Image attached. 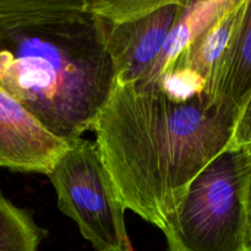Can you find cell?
Listing matches in <instances>:
<instances>
[{
  "instance_id": "cell-12",
  "label": "cell",
  "mask_w": 251,
  "mask_h": 251,
  "mask_svg": "<svg viewBox=\"0 0 251 251\" xmlns=\"http://www.w3.org/2000/svg\"><path fill=\"white\" fill-rule=\"evenodd\" d=\"M247 213H248V222H249V229L251 235V174L249 176L247 188Z\"/></svg>"
},
{
  "instance_id": "cell-4",
  "label": "cell",
  "mask_w": 251,
  "mask_h": 251,
  "mask_svg": "<svg viewBox=\"0 0 251 251\" xmlns=\"http://www.w3.org/2000/svg\"><path fill=\"white\" fill-rule=\"evenodd\" d=\"M58 207L96 251H134L125 207L96 142L77 139L48 174Z\"/></svg>"
},
{
  "instance_id": "cell-7",
  "label": "cell",
  "mask_w": 251,
  "mask_h": 251,
  "mask_svg": "<svg viewBox=\"0 0 251 251\" xmlns=\"http://www.w3.org/2000/svg\"><path fill=\"white\" fill-rule=\"evenodd\" d=\"M212 102L239 118L251 96V0H245L242 16L207 88Z\"/></svg>"
},
{
  "instance_id": "cell-3",
  "label": "cell",
  "mask_w": 251,
  "mask_h": 251,
  "mask_svg": "<svg viewBox=\"0 0 251 251\" xmlns=\"http://www.w3.org/2000/svg\"><path fill=\"white\" fill-rule=\"evenodd\" d=\"M251 159L230 146L189 186L163 227L168 251H251L247 188Z\"/></svg>"
},
{
  "instance_id": "cell-8",
  "label": "cell",
  "mask_w": 251,
  "mask_h": 251,
  "mask_svg": "<svg viewBox=\"0 0 251 251\" xmlns=\"http://www.w3.org/2000/svg\"><path fill=\"white\" fill-rule=\"evenodd\" d=\"M234 0H183L180 14L151 69L136 83H152L168 70L190 44L221 16Z\"/></svg>"
},
{
  "instance_id": "cell-5",
  "label": "cell",
  "mask_w": 251,
  "mask_h": 251,
  "mask_svg": "<svg viewBox=\"0 0 251 251\" xmlns=\"http://www.w3.org/2000/svg\"><path fill=\"white\" fill-rule=\"evenodd\" d=\"M183 0H161L156 9L117 24H104L114 85H132L146 76L161 53Z\"/></svg>"
},
{
  "instance_id": "cell-11",
  "label": "cell",
  "mask_w": 251,
  "mask_h": 251,
  "mask_svg": "<svg viewBox=\"0 0 251 251\" xmlns=\"http://www.w3.org/2000/svg\"><path fill=\"white\" fill-rule=\"evenodd\" d=\"M251 140V96L237 120L233 146H244Z\"/></svg>"
},
{
  "instance_id": "cell-1",
  "label": "cell",
  "mask_w": 251,
  "mask_h": 251,
  "mask_svg": "<svg viewBox=\"0 0 251 251\" xmlns=\"http://www.w3.org/2000/svg\"><path fill=\"white\" fill-rule=\"evenodd\" d=\"M238 115L201 95L114 85L93 131L126 210L161 229L194 179L233 145Z\"/></svg>"
},
{
  "instance_id": "cell-13",
  "label": "cell",
  "mask_w": 251,
  "mask_h": 251,
  "mask_svg": "<svg viewBox=\"0 0 251 251\" xmlns=\"http://www.w3.org/2000/svg\"><path fill=\"white\" fill-rule=\"evenodd\" d=\"M239 147H244V149L247 150L248 154H249V156H250V159H251V140H250L249 142H248L247 145H244V146H239Z\"/></svg>"
},
{
  "instance_id": "cell-9",
  "label": "cell",
  "mask_w": 251,
  "mask_h": 251,
  "mask_svg": "<svg viewBox=\"0 0 251 251\" xmlns=\"http://www.w3.org/2000/svg\"><path fill=\"white\" fill-rule=\"evenodd\" d=\"M244 2L245 0H234L233 4L190 44L185 53L168 70L183 69L200 77L208 88L213 73L217 69L239 22Z\"/></svg>"
},
{
  "instance_id": "cell-6",
  "label": "cell",
  "mask_w": 251,
  "mask_h": 251,
  "mask_svg": "<svg viewBox=\"0 0 251 251\" xmlns=\"http://www.w3.org/2000/svg\"><path fill=\"white\" fill-rule=\"evenodd\" d=\"M73 142L53 134L0 87V167L48 176Z\"/></svg>"
},
{
  "instance_id": "cell-2",
  "label": "cell",
  "mask_w": 251,
  "mask_h": 251,
  "mask_svg": "<svg viewBox=\"0 0 251 251\" xmlns=\"http://www.w3.org/2000/svg\"><path fill=\"white\" fill-rule=\"evenodd\" d=\"M114 86L102 20L87 0H0V87L75 141Z\"/></svg>"
},
{
  "instance_id": "cell-10",
  "label": "cell",
  "mask_w": 251,
  "mask_h": 251,
  "mask_svg": "<svg viewBox=\"0 0 251 251\" xmlns=\"http://www.w3.org/2000/svg\"><path fill=\"white\" fill-rule=\"evenodd\" d=\"M47 232L0 191V251H37Z\"/></svg>"
}]
</instances>
